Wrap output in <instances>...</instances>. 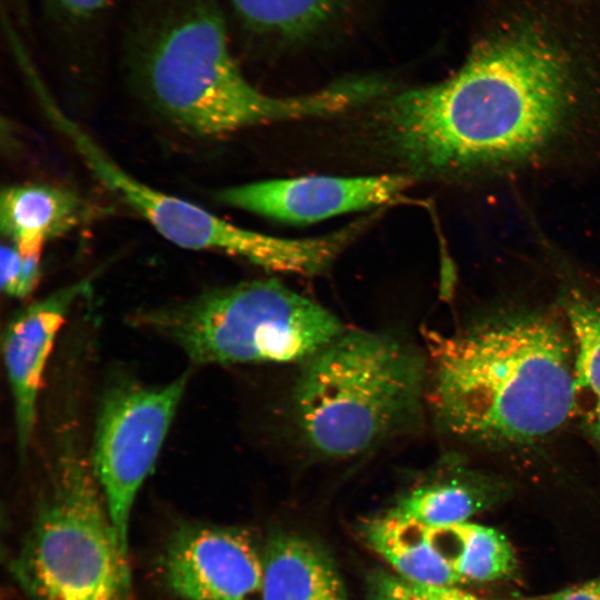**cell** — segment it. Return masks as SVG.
<instances>
[{"instance_id":"cell-1","label":"cell","mask_w":600,"mask_h":600,"mask_svg":"<svg viewBox=\"0 0 600 600\" xmlns=\"http://www.w3.org/2000/svg\"><path fill=\"white\" fill-rule=\"evenodd\" d=\"M382 127L419 171L538 173L600 141V89L542 22L516 18L478 40L447 79L392 97Z\"/></svg>"},{"instance_id":"cell-2","label":"cell","mask_w":600,"mask_h":600,"mask_svg":"<svg viewBox=\"0 0 600 600\" xmlns=\"http://www.w3.org/2000/svg\"><path fill=\"white\" fill-rule=\"evenodd\" d=\"M426 343L427 406L459 440L533 446L576 410L574 349L562 313L516 310L453 332L429 331Z\"/></svg>"},{"instance_id":"cell-3","label":"cell","mask_w":600,"mask_h":600,"mask_svg":"<svg viewBox=\"0 0 600 600\" xmlns=\"http://www.w3.org/2000/svg\"><path fill=\"white\" fill-rule=\"evenodd\" d=\"M131 79L151 107L188 134L218 138L252 126L331 116L379 93L374 79L271 97L242 74L212 0H160L131 27Z\"/></svg>"},{"instance_id":"cell-4","label":"cell","mask_w":600,"mask_h":600,"mask_svg":"<svg viewBox=\"0 0 600 600\" xmlns=\"http://www.w3.org/2000/svg\"><path fill=\"white\" fill-rule=\"evenodd\" d=\"M427 389L426 352L390 333L344 330L301 363L291 392L294 424L316 456L358 457L409 431Z\"/></svg>"},{"instance_id":"cell-5","label":"cell","mask_w":600,"mask_h":600,"mask_svg":"<svg viewBox=\"0 0 600 600\" xmlns=\"http://www.w3.org/2000/svg\"><path fill=\"white\" fill-rule=\"evenodd\" d=\"M10 569L31 600L131 599L128 548L73 429L58 438L44 492Z\"/></svg>"},{"instance_id":"cell-6","label":"cell","mask_w":600,"mask_h":600,"mask_svg":"<svg viewBox=\"0 0 600 600\" xmlns=\"http://www.w3.org/2000/svg\"><path fill=\"white\" fill-rule=\"evenodd\" d=\"M132 322L194 366L301 364L346 330L328 309L276 280L211 289L141 310Z\"/></svg>"},{"instance_id":"cell-7","label":"cell","mask_w":600,"mask_h":600,"mask_svg":"<svg viewBox=\"0 0 600 600\" xmlns=\"http://www.w3.org/2000/svg\"><path fill=\"white\" fill-rule=\"evenodd\" d=\"M39 101L48 119L71 142L101 184L178 247L226 253L270 271L299 276L326 270L347 247L346 237L338 231L317 238L287 239L248 230L154 189L117 164L48 92Z\"/></svg>"},{"instance_id":"cell-8","label":"cell","mask_w":600,"mask_h":600,"mask_svg":"<svg viewBox=\"0 0 600 600\" xmlns=\"http://www.w3.org/2000/svg\"><path fill=\"white\" fill-rule=\"evenodd\" d=\"M189 378V371L163 384L117 378L101 396L90 462L127 548L137 496L158 460Z\"/></svg>"},{"instance_id":"cell-9","label":"cell","mask_w":600,"mask_h":600,"mask_svg":"<svg viewBox=\"0 0 600 600\" xmlns=\"http://www.w3.org/2000/svg\"><path fill=\"white\" fill-rule=\"evenodd\" d=\"M162 572L182 600H260L262 553L241 530L187 523L169 539Z\"/></svg>"},{"instance_id":"cell-10","label":"cell","mask_w":600,"mask_h":600,"mask_svg":"<svg viewBox=\"0 0 600 600\" xmlns=\"http://www.w3.org/2000/svg\"><path fill=\"white\" fill-rule=\"evenodd\" d=\"M409 174L309 176L273 179L219 190L222 204L291 223H310L398 200L412 186Z\"/></svg>"},{"instance_id":"cell-11","label":"cell","mask_w":600,"mask_h":600,"mask_svg":"<svg viewBox=\"0 0 600 600\" xmlns=\"http://www.w3.org/2000/svg\"><path fill=\"white\" fill-rule=\"evenodd\" d=\"M89 281L63 287L13 314L1 339L19 458L27 457L38 420L44 373L56 339Z\"/></svg>"},{"instance_id":"cell-12","label":"cell","mask_w":600,"mask_h":600,"mask_svg":"<svg viewBox=\"0 0 600 600\" xmlns=\"http://www.w3.org/2000/svg\"><path fill=\"white\" fill-rule=\"evenodd\" d=\"M88 216L86 201L62 187L23 183L1 192V233L22 256L42 253L49 240L69 232Z\"/></svg>"},{"instance_id":"cell-13","label":"cell","mask_w":600,"mask_h":600,"mask_svg":"<svg viewBox=\"0 0 600 600\" xmlns=\"http://www.w3.org/2000/svg\"><path fill=\"white\" fill-rule=\"evenodd\" d=\"M260 600H347L341 576L329 553L292 533H274L262 552Z\"/></svg>"},{"instance_id":"cell-14","label":"cell","mask_w":600,"mask_h":600,"mask_svg":"<svg viewBox=\"0 0 600 600\" xmlns=\"http://www.w3.org/2000/svg\"><path fill=\"white\" fill-rule=\"evenodd\" d=\"M490 480L468 469L458 457H444L389 509L427 528L466 522L491 499Z\"/></svg>"},{"instance_id":"cell-15","label":"cell","mask_w":600,"mask_h":600,"mask_svg":"<svg viewBox=\"0 0 600 600\" xmlns=\"http://www.w3.org/2000/svg\"><path fill=\"white\" fill-rule=\"evenodd\" d=\"M362 531L373 551L407 582L436 586L464 582L434 550L427 527L388 510L367 520Z\"/></svg>"},{"instance_id":"cell-16","label":"cell","mask_w":600,"mask_h":600,"mask_svg":"<svg viewBox=\"0 0 600 600\" xmlns=\"http://www.w3.org/2000/svg\"><path fill=\"white\" fill-rule=\"evenodd\" d=\"M438 554L464 581H492L511 573L516 556L508 539L496 529L460 522L428 528Z\"/></svg>"},{"instance_id":"cell-17","label":"cell","mask_w":600,"mask_h":600,"mask_svg":"<svg viewBox=\"0 0 600 600\" xmlns=\"http://www.w3.org/2000/svg\"><path fill=\"white\" fill-rule=\"evenodd\" d=\"M344 0H230L251 29L284 40L311 37L328 26Z\"/></svg>"},{"instance_id":"cell-18","label":"cell","mask_w":600,"mask_h":600,"mask_svg":"<svg viewBox=\"0 0 600 600\" xmlns=\"http://www.w3.org/2000/svg\"><path fill=\"white\" fill-rule=\"evenodd\" d=\"M562 314L574 349V370L579 392L600 407V301L579 291H568L562 298Z\"/></svg>"},{"instance_id":"cell-19","label":"cell","mask_w":600,"mask_h":600,"mask_svg":"<svg viewBox=\"0 0 600 600\" xmlns=\"http://www.w3.org/2000/svg\"><path fill=\"white\" fill-rule=\"evenodd\" d=\"M367 600H422L412 586L386 570H374L367 580Z\"/></svg>"},{"instance_id":"cell-20","label":"cell","mask_w":600,"mask_h":600,"mask_svg":"<svg viewBox=\"0 0 600 600\" xmlns=\"http://www.w3.org/2000/svg\"><path fill=\"white\" fill-rule=\"evenodd\" d=\"M112 0H48L54 12L71 22H88L100 17Z\"/></svg>"},{"instance_id":"cell-21","label":"cell","mask_w":600,"mask_h":600,"mask_svg":"<svg viewBox=\"0 0 600 600\" xmlns=\"http://www.w3.org/2000/svg\"><path fill=\"white\" fill-rule=\"evenodd\" d=\"M1 290L12 298L22 266V254L14 244H2L0 252Z\"/></svg>"},{"instance_id":"cell-22","label":"cell","mask_w":600,"mask_h":600,"mask_svg":"<svg viewBox=\"0 0 600 600\" xmlns=\"http://www.w3.org/2000/svg\"><path fill=\"white\" fill-rule=\"evenodd\" d=\"M411 584V583H410ZM422 600H482L456 586L411 584Z\"/></svg>"},{"instance_id":"cell-23","label":"cell","mask_w":600,"mask_h":600,"mask_svg":"<svg viewBox=\"0 0 600 600\" xmlns=\"http://www.w3.org/2000/svg\"><path fill=\"white\" fill-rule=\"evenodd\" d=\"M544 600H600V578L559 591Z\"/></svg>"},{"instance_id":"cell-24","label":"cell","mask_w":600,"mask_h":600,"mask_svg":"<svg viewBox=\"0 0 600 600\" xmlns=\"http://www.w3.org/2000/svg\"><path fill=\"white\" fill-rule=\"evenodd\" d=\"M594 414H596V418H597L598 429L600 431V407L594 410Z\"/></svg>"},{"instance_id":"cell-25","label":"cell","mask_w":600,"mask_h":600,"mask_svg":"<svg viewBox=\"0 0 600 600\" xmlns=\"http://www.w3.org/2000/svg\"><path fill=\"white\" fill-rule=\"evenodd\" d=\"M13 1H14V0H13ZM16 1H18V3H19L20 0H16ZM19 6H20V3H19ZM20 7H21V6H20Z\"/></svg>"}]
</instances>
